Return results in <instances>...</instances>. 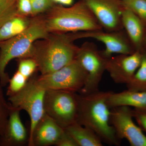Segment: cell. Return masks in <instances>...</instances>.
I'll list each match as a JSON object with an SVG mask.
<instances>
[{
  "label": "cell",
  "mask_w": 146,
  "mask_h": 146,
  "mask_svg": "<svg viewBox=\"0 0 146 146\" xmlns=\"http://www.w3.org/2000/svg\"><path fill=\"white\" fill-rule=\"evenodd\" d=\"M75 141L78 146H102L101 139L93 131L77 122L65 129Z\"/></svg>",
  "instance_id": "obj_17"
},
{
  "label": "cell",
  "mask_w": 146,
  "mask_h": 146,
  "mask_svg": "<svg viewBox=\"0 0 146 146\" xmlns=\"http://www.w3.org/2000/svg\"><path fill=\"white\" fill-rule=\"evenodd\" d=\"M124 7L136 14L141 20L146 21V0H121Z\"/></svg>",
  "instance_id": "obj_22"
},
{
  "label": "cell",
  "mask_w": 146,
  "mask_h": 146,
  "mask_svg": "<svg viewBox=\"0 0 146 146\" xmlns=\"http://www.w3.org/2000/svg\"><path fill=\"white\" fill-rule=\"evenodd\" d=\"M133 110L127 106L111 108L110 122L118 139H125L131 146H146V136L133 122Z\"/></svg>",
  "instance_id": "obj_9"
},
{
  "label": "cell",
  "mask_w": 146,
  "mask_h": 146,
  "mask_svg": "<svg viewBox=\"0 0 146 146\" xmlns=\"http://www.w3.org/2000/svg\"><path fill=\"white\" fill-rule=\"evenodd\" d=\"M56 4L64 6H70L74 4V0H52Z\"/></svg>",
  "instance_id": "obj_29"
},
{
  "label": "cell",
  "mask_w": 146,
  "mask_h": 146,
  "mask_svg": "<svg viewBox=\"0 0 146 146\" xmlns=\"http://www.w3.org/2000/svg\"><path fill=\"white\" fill-rule=\"evenodd\" d=\"M44 16L49 33H69L103 29L81 0L70 6L55 4Z\"/></svg>",
  "instance_id": "obj_3"
},
{
  "label": "cell",
  "mask_w": 146,
  "mask_h": 146,
  "mask_svg": "<svg viewBox=\"0 0 146 146\" xmlns=\"http://www.w3.org/2000/svg\"><path fill=\"white\" fill-rule=\"evenodd\" d=\"M87 74L76 60L57 70L36 76L40 86L46 90H63L77 93L83 88Z\"/></svg>",
  "instance_id": "obj_8"
},
{
  "label": "cell",
  "mask_w": 146,
  "mask_h": 146,
  "mask_svg": "<svg viewBox=\"0 0 146 146\" xmlns=\"http://www.w3.org/2000/svg\"><path fill=\"white\" fill-rule=\"evenodd\" d=\"M46 91L37 82L36 76L33 75L23 89L8 97V101L11 106L25 110L28 114L30 119L29 140L36 125L45 115L44 100Z\"/></svg>",
  "instance_id": "obj_5"
},
{
  "label": "cell",
  "mask_w": 146,
  "mask_h": 146,
  "mask_svg": "<svg viewBox=\"0 0 146 146\" xmlns=\"http://www.w3.org/2000/svg\"><path fill=\"white\" fill-rule=\"evenodd\" d=\"M31 18L18 15L11 18L0 28V42L17 36L28 27Z\"/></svg>",
  "instance_id": "obj_18"
},
{
  "label": "cell",
  "mask_w": 146,
  "mask_h": 146,
  "mask_svg": "<svg viewBox=\"0 0 146 146\" xmlns=\"http://www.w3.org/2000/svg\"><path fill=\"white\" fill-rule=\"evenodd\" d=\"M18 14L28 17L34 16L31 0H17Z\"/></svg>",
  "instance_id": "obj_26"
},
{
  "label": "cell",
  "mask_w": 146,
  "mask_h": 146,
  "mask_svg": "<svg viewBox=\"0 0 146 146\" xmlns=\"http://www.w3.org/2000/svg\"><path fill=\"white\" fill-rule=\"evenodd\" d=\"M34 16L46 13L56 4L52 0H31Z\"/></svg>",
  "instance_id": "obj_25"
},
{
  "label": "cell",
  "mask_w": 146,
  "mask_h": 146,
  "mask_svg": "<svg viewBox=\"0 0 146 146\" xmlns=\"http://www.w3.org/2000/svg\"><path fill=\"white\" fill-rule=\"evenodd\" d=\"M75 60L87 74L86 82L79 93L88 94L99 91L108 58L105 57L94 43L87 42L79 47Z\"/></svg>",
  "instance_id": "obj_7"
},
{
  "label": "cell",
  "mask_w": 146,
  "mask_h": 146,
  "mask_svg": "<svg viewBox=\"0 0 146 146\" xmlns=\"http://www.w3.org/2000/svg\"><path fill=\"white\" fill-rule=\"evenodd\" d=\"M111 92L99 90L88 94H77L76 122L93 131L102 142L118 146L120 140L110 123L111 108L107 103Z\"/></svg>",
  "instance_id": "obj_1"
},
{
  "label": "cell",
  "mask_w": 146,
  "mask_h": 146,
  "mask_svg": "<svg viewBox=\"0 0 146 146\" xmlns=\"http://www.w3.org/2000/svg\"><path fill=\"white\" fill-rule=\"evenodd\" d=\"M71 33H49L35 42L29 57L36 61L41 74L52 72L75 60L79 47Z\"/></svg>",
  "instance_id": "obj_2"
},
{
  "label": "cell",
  "mask_w": 146,
  "mask_h": 146,
  "mask_svg": "<svg viewBox=\"0 0 146 146\" xmlns=\"http://www.w3.org/2000/svg\"><path fill=\"white\" fill-rule=\"evenodd\" d=\"M126 85L129 90L146 91V54H142L140 66Z\"/></svg>",
  "instance_id": "obj_19"
},
{
  "label": "cell",
  "mask_w": 146,
  "mask_h": 146,
  "mask_svg": "<svg viewBox=\"0 0 146 146\" xmlns=\"http://www.w3.org/2000/svg\"><path fill=\"white\" fill-rule=\"evenodd\" d=\"M121 23L131 41L136 48H140L144 35L142 20L130 9L123 7L121 12Z\"/></svg>",
  "instance_id": "obj_16"
},
{
  "label": "cell",
  "mask_w": 146,
  "mask_h": 146,
  "mask_svg": "<svg viewBox=\"0 0 146 146\" xmlns=\"http://www.w3.org/2000/svg\"><path fill=\"white\" fill-rule=\"evenodd\" d=\"M21 111L11 106L7 123L0 136V146L28 145L29 133L21 120Z\"/></svg>",
  "instance_id": "obj_13"
},
{
  "label": "cell",
  "mask_w": 146,
  "mask_h": 146,
  "mask_svg": "<svg viewBox=\"0 0 146 146\" xmlns=\"http://www.w3.org/2000/svg\"><path fill=\"white\" fill-rule=\"evenodd\" d=\"M91 11L103 29L119 31L123 28L121 0H81Z\"/></svg>",
  "instance_id": "obj_10"
},
{
  "label": "cell",
  "mask_w": 146,
  "mask_h": 146,
  "mask_svg": "<svg viewBox=\"0 0 146 146\" xmlns=\"http://www.w3.org/2000/svg\"><path fill=\"white\" fill-rule=\"evenodd\" d=\"M142 54L137 50L130 54H119L108 58L106 71L113 81L127 84L141 64Z\"/></svg>",
  "instance_id": "obj_12"
},
{
  "label": "cell",
  "mask_w": 146,
  "mask_h": 146,
  "mask_svg": "<svg viewBox=\"0 0 146 146\" xmlns=\"http://www.w3.org/2000/svg\"><path fill=\"white\" fill-rule=\"evenodd\" d=\"M64 130L54 120L45 114L35 128L28 145H55Z\"/></svg>",
  "instance_id": "obj_14"
},
{
  "label": "cell",
  "mask_w": 146,
  "mask_h": 146,
  "mask_svg": "<svg viewBox=\"0 0 146 146\" xmlns=\"http://www.w3.org/2000/svg\"><path fill=\"white\" fill-rule=\"evenodd\" d=\"M17 0H0V28L7 21L18 16Z\"/></svg>",
  "instance_id": "obj_20"
},
{
  "label": "cell",
  "mask_w": 146,
  "mask_h": 146,
  "mask_svg": "<svg viewBox=\"0 0 146 146\" xmlns=\"http://www.w3.org/2000/svg\"><path fill=\"white\" fill-rule=\"evenodd\" d=\"M49 33L44 14H40L31 17L28 27L21 34L0 42V84L3 87L8 84L10 78L6 72L8 63L15 58L29 57L35 42Z\"/></svg>",
  "instance_id": "obj_4"
},
{
  "label": "cell",
  "mask_w": 146,
  "mask_h": 146,
  "mask_svg": "<svg viewBox=\"0 0 146 146\" xmlns=\"http://www.w3.org/2000/svg\"><path fill=\"white\" fill-rule=\"evenodd\" d=\"M28 80L20 72L16 71L9 79L7 96L8 97L11 96L21 91L26 85Z\"/></svg>",
  "instance_id": "obj_21"
},
{
  "label": "cell",
  "mask_w": 146,
  "mask_h": 146,
  "mask_svg": "<svg viewBox=\"0 0 146 146\" xmlns=\"http://www.w3.org/2000/svg\"><path fill=\"white\" fill-rule=\"evenodd\" d=\"M3 87L0 84V136L7 123L11 108L10 104L5 99Z\"/></svg>",
  "instance_id": "obj_23"
},
{
  "label": "cell",
  "mask_w": 146,
  "mask_h": 146,
  "mask_svg": "<svg viewBox=\"0 0 146 146\" xmlns=\"http://www.w3.org/2000/svg\"><path fill=\"white\" fill-rule=\"evenodd\" d=\"M55 146H78V145L72 137L64 130V132L58 139Z\"/></svg>",
  "instance_id": "obj_27"
},
{
  "label": "cell",
  "mask_w": 146,
  "mask_h": 146,
  "mask_svg": "<svg viewBox=\"0 0 146 146\" xmlns=\"http://www.w3.org/2000/svg\"><path fill=\"white\" fill-rule=\"evenodd\" d=\"M133 118H135L141 127L146 132V111L133 110Z\"/></svg>",
  "instance_id": "obj_28"
},
{
  "label": "cell",
  "mask_w": 146,
  "mask_h": 146,
  "mask_svg": "<svg viewBox=\"0 0 146 146\" xmlns=\"http://www.w3.org/2000/svg\"><path fill=\"white\" fill-rule=\"evenodd\" d=\"M37 69L35 60L31 58L19 59L17 70L27 78L29 79L34 75Z\"/></svg>",
  "instance_id": "obj_24"
},
{
  "label": "cell",
  "mask_w": 146,
  "mask_h": 146,
  "mask_svg": "<svg viewBox=\"0 0 146 146\" xmlns=\"http://www.w3.org/2000/svg\"><path fill=\"white\" fill-rule=\"evenodd\" d=\"M77 93L63 90H46L44 100L45 114L63 129L76 122Z\"/></svg>",
  "instance_id": "obj_6"
},
{
  "label": "cell",
  "mask_w": 146,
  "mask_h": 146,
  "mask_svg": "<svg viewBox=\"0 0 146 146\" xmlns=\"http://www.w3.org/2000/svg\"><path fill=\"white\" fill-rule=\"evenodd\" d=\"M75 40L91 38L102 42L105 49L102 51L105 57L109 58L112 54H130L133 51L124 34L121 31H103L102 30L72 33Z\"/></svg>",
  "instance_id": "obj_11"
},
{
  "label": "cell",
  "mask_w": 146,
  "mask_h": 146,
  "mask_svg": "<svg viewBox=\"0 0 146 146\" xmlns=\"http://www.w3.org/2000/svg\"><path fill=\"white\" fill-rule=\"evenodd\" d=\"M110 108L121 106L133 107L146 111V91L127 89L119 93L111 92L107 100Z\"/></svg>",
  "instance_id": "obj_15"
}]
</instances>
